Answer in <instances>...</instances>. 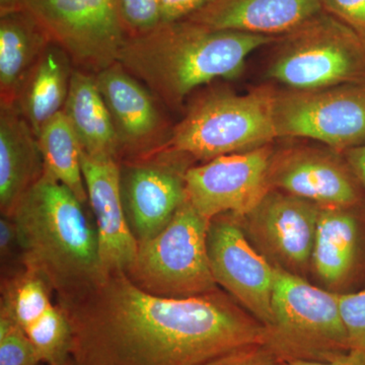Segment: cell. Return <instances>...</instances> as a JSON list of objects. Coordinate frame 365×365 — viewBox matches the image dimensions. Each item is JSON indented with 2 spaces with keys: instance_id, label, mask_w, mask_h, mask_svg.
Returning <instances> with one entry per match:
<instances>
[{
  "instance_id": "1",
  "label": "cell",
  "mask_w": 365,
  "mask_h": 365,
  "mask_svg": "<svg viewBox=\"0 0 365 365\" xmlns=\"http://www.w3.org/2000/svg\"><path fill=\"white\" fill-rule=\"evenodd\" d=\"M57 304L71 323L76 365H203L268 341L267 329L220 290L188 299L155 297L122 271Z\"/></svg>"
},
{
  "instance_id": "2",
  "label": "cell",
  "mask_w": 365,
  "mask_h": 365,
  "mask_svg": "<svg viewBox=\"0 0 365 365\" xmlns=\"http://www.w3.org/2000/svg\"><path fill=\"white\" fill-rule=\"evenodd\" d=\"M9 217L18 228L21 265L49 283L57 302L78 299L104 279L90 204L57 180L43 175Z\"/></svg>"
},
{
  "instance_id": "3",
  "label": "cell",
  "mask_w": 365,
  "mask_h": 365,
  "mask_svg": "<svg viewBox=\"0 0 365 365\" xmlns=\"http://www.w3.org/2000/svg\"><path fill=\"white\" fill-rule=\"evenodd\" d=\"M276 38L216 30L196 21L160 23L128 37L118 62L169 107L216 78H235L250 54Z\"/></svg>"
},
{
  "instance_id": "4",
  "label": "cell",
  "mask_w": 365,
  "mask_h": 365,
  "mask_svg": "<svg viewBox=\"0 0 365 365\" xmlns=\"http://www.w3.org/2000/svg\"><path fill=\"white\" fill-rule=\"evenodd\" d=\"M275 95L258 88L246 95L217 93L201 98L173 128L162 150L203 163L268 145L277 137Z\"/></svg>"
},
{
  "instance_id": "5",
  "label": "cell",
  "mask_w": 365,
  "mask_h": 365,
  "mask_svg": "<svg viewBox=\"0 0 365 365\" xmlns=\"http://www.w3.org/2000/svg\"><path fill=\"white\" fill-rule=\"evenodd\" d=\"M275 267L267 347L277 359L329 361L349 351L337 294Z\"/></svg>"
},
{
  "instance_id": "6",
  "label": "cell",
  "mask_w": 365,
  "mask_h": 365,
  "mask_svg": "<svg viewBox=\"0 0 365 365\" xmlns=\"http://www.w3.org/2000/svg\"><path fill=\"white\" fill-rule=\"evenodd\" d=\"M209 222L185 201L162 232L138 245L127 277L143 292L168 299L217 292L208 260Z\"/></svg>"
},
{
  "instance_id": "7",
  "label": "cell",
  "mask_w": 365,
  "mask_h": 365,
  "mask_svg": "<svg viewBox=\"0 0 365 365\" xmlns=\"http://www.w3.org/2000/svg\"><path fill=\"white\" fill-rule=\"evenodd\" d=\"M268 76L292 91L365 83V42L322 11L287 35Z\"/></svg>"
},
{
  "instance_id": "8",
  "label": "cell",
  "mask_w": 365,
  "mask_h": 365,
  "mask_svg": "<svg viewBox=\"0 0 365 365\" xmlns=\"http://www.w3.org/2000/svg\"><path fill=\"white\" fill-rule=\"evenodd\" d=\"M23 9L76 69L93 76L118 62L128 38L117 0H23Z\"/></svg>"
},
{
  "instance_id": "9",
  "label": "cell",
  "mask_w": 365,
  "mask_h": 365,
  "mask_svg": "<svg viewBox=\"0 0 365 365\" xmlns=\"http://www.w3.org/2000/svg\"><path fill=\"white\" fill-rule=\"evenodd\" d=\"M277 137H304L336 150L365 144V83L275 95Z\"/></svg>"
},
{
  "instance_id": "10",
  "label": "cell",
  "mask_w": 365,
  "mask_h": 365,
  "mask_svg": "<svg viewBox=\"0 0 365 365\" xmlns=\"http://www.w3.org/2000/svg\"><path fill=\"white\" fill-rule=\"evenodd\" d=\"M273 157L266 145L190 167L185 174L187 200L209 222L222 215H248L271 190Z\"/></svg>"
},
{
  "instance_id": "11",
  "label": "cell",
  "mask_w": 365,
  "mask_h": 365,
  "mask_svg": "<svg viewBox=\"0 0 365 365\" xmlns=\"http://www.w3.org/2000/svg\"><path fill=\"white\" fill-rule=\"evenodd\" d=\"M239 218L216 216L209 222L207 254L216 284L268 329L272 325L275 267L250 244Z\"/></svg>"
},
{
  "instance_id": "12",
  "label": "cell",
  "mask_w": 365,
  "mask_h": 365,
  "mask_svg": "<svg viewBox=\"0 0 365 365\" xmlns=\"http://www.w3.org/2000/svg\"><path fill=\"white\" fill-rule=\"evenodd\" d=\"M187 160L165 150L148 158L120 160L122 204L138 245L162 232L187 200Z\"/></svg>"
},
{
  "instance_id": "13",
  "label": "cell",
  "mask_w": 365,
  "mask_h": 365,
  "mask_svg": "<svg viewBox=\"0 0 365 365\" xmlns=\"http://www.w3.org/2000/svg\"><path fill=\"white\" fill-rule=\"evenodd\" d=\"M319 208L313 201L271 189L241 217L242 227L274 266L299 275L312 264Z\"/></svg>"
},
{
  "instance_id": "14",
  "label": "cell",
  "mask_w": 365,
  "mask_h": 365,
  "mask_svg": "<svg viewBox=\"0 0 365 365\" xmlns=\"http://www.w3.org/2000/svg\"><path fill=\"white\" fill-rule=\"evenodd\" d=\"M95 78L116 131L120 160L148 158L162 150L173 128L157 97L119 62Z\"/></svg>"
},
{
  "instance_id": "15",
  "label": "cell",
  "mask_w": 365,
  "mask_h": 365,
  "mask_svg": "<svg viewBox=\"0 0 365 365\" xmlns=\"http://www.w3.org/2000/svg\"><path fill=\"white\" fill-rule=\"evenodd\" d=\"M88 204L95 218L104 276L126 273L133 265L138 242L132 234L122 204L119 162L81 157Z\"/></svg>"
},
{
  "instance_id": "16",
  "label": "cell",
  "mask_w": 365,
  "mask_h": 365,
  "mask_svg": "<svg viewBox=\"0 0 365 365\" xmlns=\"http://www.w3.org/2000/svg\"><path fill=\"white\" fill-rule=\"evenodd\" d=\"M269 181L271 189L321 206L353 207L360 200L359 180L350 168L317 150H288L273 157Z\"/></svg>"
},
{
  "instance_id": "17",
  "label": "cell",
  "mask_w": 365,
  "mask_h": 365,
  "mask_svg": "<svg viewBox=\"0 0 365 365\" xmlns=\"http://www.w3.org/2000/svg\"><path fill=\"white\" fill-rule=\"evenodd\" d=\"M323 11L321 0H211L186 20L216 30L284 36Z\"/></svg>"
},
{
  "instance_id": "18",
  "label": "cell",
  "mask_w": 365,
  "mask_h": 365,
  "mask_svg": "<svg viewBox=\"0 0 365 365\" xmlns=\"http://www.w3.org/2000/svg\"><path fill=\"white\" fill-rule=\"evenodd\" d=\"M44 175L37 135L14 106L0 107V211L13 215Z\"/></svg>"
},
{
  "instance_id": "19",
  "label": "cell",
  "mask_w": 365,
  "mask_h": 365,
  "mask_svg": "<svg viewBox=\"0 0 365 365\" xmlns=\"http://www.w3.org/2000/svg\"><path fill=\"white\" fill-rule=\"evenodd\" d=\"M74 69L66 52L51 42L21 83L14 107L36 135L63 111Z\"/></svg>"
},
{
  "instance_id": "20",
  "label": "cell",
  "mask_w": 365,
  "mask_h": 365,
  "mask_svg": "<svg viewBox=\"0 0 365 365\" xmlns=\"http://www.w3.org/2000/svg\"><path fill=\"white\" fill-rule=\"evenodd\" d=\"M62 112L76 132L85 155L120 162L116 131L93 74L74 69Z\"/></svg>"
},
{
  "instance_id": "21",
  "label": "cell",
  "mask_w": 365,
  "mask_h": 365,
  "mask_svg": "<svg viewBox=\"0 0 365 365\" xmlns=\"http://www.w3.org/2000/svg\"><path fill=\"white\" fill-rule=\"evenodd\" d=\"M352 207L321 206L312 265L322 281L340 287L359 261L360 225Z\"/></svg>"
},
{
  "instance_id": "22",
  "label": "cell",
  "mask_w": 365,
  "mask_h": 365,
  "mask_svg": "<svg viewBox=\"0 0 365 365\" xmlns=\"http://www.w3.org/2000/svg\"><path fill=\"white\" fill-rule=\"evenodd\" d=\"M50 43L26 9L0 14V107L14 106L21 83Z\"/></svg>"
},
{
  "instance_id": "23",
  "label": "cell",
  "mask_w": 365,
  "mask_h": 365,
  "mask_svg": "<svg viewBox=\"0 0 365 365\" xmlns=\"http://www.w3.org/2000/svg\"><path fill=\"white\" fill-rule=\"evenodd\" d=\"M37 138L44 174L63 184L81 202L88 204L81 165L83 148L66 114L59 113L50 120Z\"/></svg>"
},
{
  "instance_id": "24",
  "label": "cell",
  "mask_w": 365,
  "mask_h": 365,
  "mask_svg": "<svg viewBox=\"0 0 365 365\" xmlns=\"http://www.w3.org/2000/svg\"><path fill=\"white\" fill-rule=\"evenodd\" d=\"M37 349L13 319L0 313V365H40Z\"/></svg>"
},
{
  "instance_id": "25",
  "label": "cell",
  "mask_w": 365,
  "mask_h": 365,
  "mask_svg": "<svg viewBox=\"0 0 365 365\" xmlns=\"http://www.w3.org/2000/svg\"><path fill=\"white\" fill-rule=\"evenodd\" d=\"M117 4L128 37L150 32L160 24L162 0H117Z\"/></svg>"
},
{
  "instance_id": "26",
  "label": "cell",
  "mask_w": 365,
  "mask_h": 365,
  "mask_svg": "<svg viewBox=\"0 0 365 365\" xmlns=\"http://www.w3.org/2000/svg\"><path fill=\"white\" fill-rule=\"evenodd\" d=\"M337 295L350 349L365 353V290Z\"/></svg>"
},
{
  "instance_id": "27",
  "label": "cell",
  "mask_w": 365,
  "mask_h": 365,
  "mask_svg": "<svg viewBox=\"0 0 365 365\" xmlns=\"http://www.w3.org/2000/svg\"><path fill=\"white\" fill-rule=\"evenodd\" d=\"M325 13L344 24L365 42V0H321Z\"/></svg>"
},
{
  "instance_id": "28",
  "label": "cell",
  "mask_w": 365,
  "mask_h": 365,
  "mask_svg": "<svg viewBox=\"0 0 365 365\" xmlns=\"http://www.w3.org/2000/svg\"><path fill=\"white\" fill-rule=\"evenodd\" d=\"M0 259L1 276L24 267L21 263V248L18 228L13 218L1 215L0 218Z\"/></svg>"
},
{
  "instance_id": "29",
  "label": "cell",
  "mask_w": 365,
  "mask_h": 365,
  "mask_svg": "<svg viewBox=\"0 0 365 365\" xmlns=\"http://www.w3.org/2000/svg\"><path fill=\"white\" fill-rule=\"evenodd\" d=\"M203 365H277V357L266 345H252L228 352Z\"/></svg>"
},
{
  "instance_id": "30",
  "label": "cell",
  "mask_w": 365,
  "mask_h": 365,
  "mask_svg": "<svg viewBox=\"0 0 365 365\" xmlns=\"http://www.w3.org/2000/svg\"><path fill=\"white\" fill-rule=\"evenodd\" d=\"M211 0H162L160 23L186 20Z\"/></svg>"
},
{
  "instance_id": "31",
  "label": "cell",
  "mask_w": 365,
  "mask_h": 365,
  "mask_svg": "<svg viewBox=\"0 0 365 365\" xmlns=\"http://www.w3.org/2000/svg\"><path fill=\"white\" fill-rule=\"evenodd\" d=\"M277 365H365V353L350 349L329 361L297 359H277Z\"/></svg>"
},
{
  "instance_id": "32",
  "label": "cell",
  "mask_w": 365,
  "mask_h": 365,
  "mask_svg": "<svg viewBox=\"0 0 365 365\" xmlns=\"http://www.w3.org/2000/svg\"><path fill=\"white\" fill-rule=\"evenodd\" d=\"M347 153L348 167L365 189V144L351 148Z\"/></svg>"
},
{
  "instance_id": "33",
  "label": "cell",
  "mask_w": 365,
  "mask_h": 365,
  "mask_svg": "<svg viewBox=\"0 0 365 365\" xmlns=\"http://www.w3.org/2000/svg\"><path fill=\"white\" fill-rule=\"evenodd\" d=\"M23 9V0H0V14L13 13Z\"/></svg>"
},
{
  "instance_id": "34",
  "label": "cell",
  "mask_w": 365,
  "mask_h": 365,
  "mask_svg": "<svg viewBox=\"0 0 365 365\" xmlns=\"http://www.w3.org/2000/svg\"><path fill=\"white\" fill-rule=\"evenodd\" d=\"M63 365H76V364H74L73 359H71V360H68L66 364Z\"/></svg>"
}]
</instances>
